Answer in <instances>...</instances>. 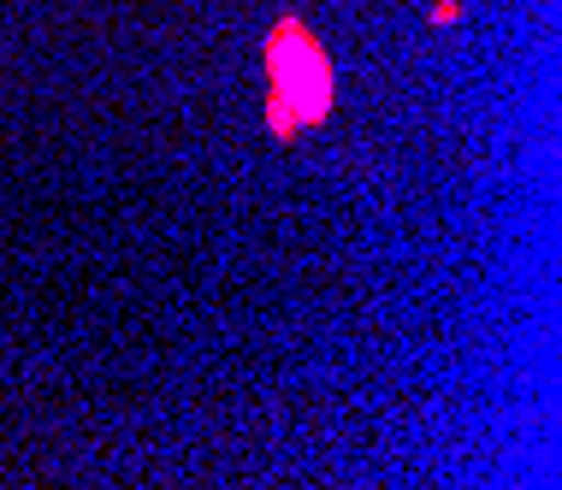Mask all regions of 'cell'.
<instances>
[{"label":"cell","mask_w":562,"mask_h":490,"mask_svg":"<svg viewBox=\"0 0 562 490\" xmlns=\"http://www.w3.org/2000/svg\"><path fill=\"white\" fill-rule=\"evenodd\" d=\"M456 12H462L456 0H438V7H432V19H438V24H456Z\"/></svg>","instance_id":"obj_2"},{"label":"cell","mask_w":562,"mask_h":490,"mask_svg":"<svg viewBox=\"0 0 562 490\" xmlns=\"http://www.w3.org/2000/svg\"><path fill=\"white\" fill-rule=\"evenodd\" d=\"M261 54H267V130L279 143H291L296 130L326 125L331 106H338V71H331V54L321 48V36L296 12H284L267 30Z\"/></svg>","instance_id":"obj_1"}]
</instances>
